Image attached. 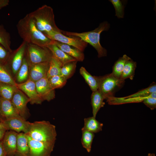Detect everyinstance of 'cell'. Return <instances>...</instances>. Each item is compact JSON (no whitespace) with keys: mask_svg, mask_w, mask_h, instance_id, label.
I'll return each mask as SVG.
<instances>
[{"mask_svg":"<svg viewBox=\"0 0 156 156\" xmlns=\"http://www.w3.org/2000/svg\"><path fill=\"white\" fill-rule=\"evenodd\" d=\"M45 35L52 40L72 46L83 52L88 44L78 37L65 35L61 32L52 31Z\"/></svg>","mask_w":156,"mask_h":156,"instance_id":"ba28073f","label":"cell"},{"mask_svg":"<svg viewBox=\"0 0 156 156\" xmlns=\"http://www.w3.org/2000/svg\"><path fill=\"white\" fill-rule=\"evenodd\" d=\"M0 156H6L2 144V140L0 142Z\"/></svg>","mask_w":156,"mask_h":156,"instance_id":"74e56055","label":"cell"},{"mask_svg":"<svg viewBox=\"0 0 156 156\" xmlns=\"http://www.w3.org/2000/svg\"><path fill=\"white\" fill-rule=\"evenodd\" d=\"M27 44L23 41L17 49L12 51L4 64L10 72L14 80L16 73L21 65L25 56Z\"/></svg>","mask_w":156,"mask_h":156,"instance_id":"52a82bcc","label":"cell"},{"mask_svg":"<svg viewBox=\"0 0 156 156\" xmlns=\"http://www.w3.org/2000/svg\"><path fill=\"white\" fill-rule=\"evenodd\" d=\"M18 89L16 85L0 82V97L11 101L14 93Z\"/></svg>","mask_w":156,"mask_h":156,"instance_id":"cb8c5ba5","label":"cell"},{"mask_svg":"<svg viewBox=\"0 0 156 156\" xmlns=\"http://www.w3.org/2000/svg\"><path fill=\"white\" fill-rule=\"evenodd\" d=\"M91 99L92 116L96 118L98 111L105 105V103L104 101L105 99L98 90L92 92Z\"/></svg>","mask_w":156,"mask_h":156,"instance_id":"ffe728a7","label":"cell"},{"mask_svg":"<svg viewBox=\"0 0 156 156\" xmlns=\"http://www.w3.org/2000/svg\"><path fill=\"white\" fill-rule=\"evenodd\" d=\"M2 120V119L1 118L0 114V122H1Z\"/></svg>","mask_w":156,"mask_h":156,"instance_id":"b9f144b4","label":"cell"},{"mask_svg":"<svg viewBox=\"0 0 156 156\" xmlns=\"http://www.w3.org/2000/svg\"><path fill=\"white\" fill-rule=\"evenodd\" d=\"M16 27L19 36L27 43L45 47L53 44V40L37 28L33 18L29 13L19 20Z\"/></svg>","mask_w":156,"mask_h":156,"instance_id":"6da1fadb","label":"cell"},{"mask_svg":"<svg viewBox=\"0 0 156 156\" xmlns=\"http://www.w3.org/2000/svg\"><path fill=\"white\" fill-rule=\"evenodd\" d=\"M109 1L115 8L116 16L118 18H123L124 13V6L122 2L120 0H110Z\"/></svg>","mask_w":156,"mask_h":156,"instance_id":"836d02e7","label":"cell"},{"mask_svg":"<svg viewBox=\"0 0 156 156\" xmlns=\"http://www.w3.org/2000/svg\"><path fill=\"white\" fill-rule=\"evenodd\" d=\"M0 129H5L4 126L1 122H0Z\"/></svg>","mask_w":156,"mask_h":156,"instance_id":"ab89813d","label":"cell"},{"mask_svg":"<svg viewBox=\"0 0 156 156\" xmlns=\"http://www.w3.org/2000/svg\"><path fill=\"white\" fill-rule=\"evenodd\" d=\"M98 84V90L108 100L114 96L115 93L123 86L125 80L117 78L111 73L102 76H94Z\"/></svg>","mask_w":156,"mask_h":156,"instance_id":"5b68a950","label":"cell"},{"mask_svg":"<svg viewBox=\"0 0 156 156\" xmlns=\"http://www.w3.org/2000/svg\"><path fill=\"white\" fill-rule=\"evenodd\" d=\"M27 134L34 140L53 144H55L57 136L55 126L45 120L31 122Z\"/></svg>","mask_w":156,"mask_h":156,"instance_id":"277c9868","label":"cell"},{"mask_svg":"<svg viewBox=\"0 0 156 156\" xmlns=\"http://www.w3.org/2000/svg\"><path fill=\"white\" fill-rule=\"evenodd\" d=\"M16 86L29 98L31 104H40L43 101L37 92L35 82L29 79L24 83H16Z\"/></svg>","mask_w":156,"mask_h":156,"instance_id":"7c38bea8","label":"cell"},{"mask_svg":"<svg viewBox=\"0 0 156 156\" xmlns=\"http://www.w3.org/2000/svg\"><path fill=\"white\" fill-rule=\"evenodd\" d=\"M48 79L50 86L54 90L63 87L66 84L67 80L61 75L52 76Z\"/></svg>","mask_w":156,"mask_h":156,"instance_id":"d6a6232c","label":"cell"},{"mask_svg":"<svg viewBox=\"0 0 156 156\" xmlns=\"http://www.w3.org/2000/svg\"><path fill=\"white\" fill-rule=\"evenodd\" d=\"M37 92L43 101H50L55 97V90L50 86L48 79L45 77L35 82Z\"/></svg>","mask_w":156,"mask_h":156,"instance_id":"4fadbf2b","label":"cell"},{"mask_svg":"<svg viewBox=\"0 0 156 156\" xmlns=\"http://www.w3.org/2000/svg\"><path fill=\"white\" fill-rule=\"evenodd\" d=\"M130 58L125 54L120 57L114 64L111 73L114 76L120 78L125 64L127 61Z\"/></svg>","mask_w":156,"mask_h":156,"instance_id":"484cf974","label":"cell"},{"mask_svg":"<svg viewBox=\"0 0 156 156\" xmlns=\"http://www.w3.org/2000/svg\"><path fill=\"white\" fill-rule=\"evenodd\" d=\"M18 134L13 131H6L2 140V144L6 156H14Z\"/></svg>","mask_w":156,"mask_h":156,"instance_id":"5bb4252c","label":"cell"},{"mask_svg":"<svg viewBox=\"0 0 156 156\" xmlns=\"http://www.w3.org/2000/svg\"><path fill=\"white\" fill-rule=\"evenodd\" d=\"M47 47L50 51L53 56L59 60L62 66L69 62L77 61L53 44H49Z\"/></svg>","mask_w":156,"mask_h":156,"instance_id":"d6986e66","label":"cell"},{"mask_svg":"<svg viewBox=\"0 0 156 156\" xmlns=\"http://www.w3.org/2000/svg\"><path fill=\"white\" fill-rule=\"evenodd\" d=\"M0 114L2 120L13 117H21L11 101L0 97Z\"/></svg>","mask_w":156,"mask_h":156,"instance_id":"2e32d148","label":"cell"},{"mask_svg":"<svg viewBox=\"0 0 156 156\" xmlns=\"http://www.w3.org/2000/svg\"><path fill=\"white\" fill-rule=\"evenodd\" d=\"M26 134L29 149V156H50L55 144L34 140Z\"/></svg>","mask_w":156,"mask_h":156,"instance_id":"9c48e42d","label":"cell"},{"mask_svg":"<svg viewBox=\"0 0 156 156\" xmlns=\"http://www.w3.org/2000/svg\"><path fill=\"white\" fill-rule=\"evenodd\" d=\"M109 27V23L104 21L100 23L97 27L91 31L78 33L62 30V33L65 35L78 37L84 42L89 44L96 50L98 56L100 58L107 55V50L102 46L100 43V34L104 31H107Z\"/></svg>","mask_w":156,"mask_h":156,"instance_id":"3957f363","label":"cell"},{"mask_svg":"<svg viewBox=\"0 0 156 156\" xmlns=\"http://www.w3.org/2000/svg\"><path fill=\"white\" fill-rule=\"evenodd\" d=\"M136 67V62L130 58L127 61L125 64L120 78L124 80L128 78L132 80L134 76Z\"/></svg>","mask_w":156,"mask_h":156,"instance_id":"603a6c76","label":"cell"},{"mask_svg":"<svg viewBox=\"0 0 156 156\" xmlns=\"http://www.w3.org/2000/svg\"><path fill=\"white\" fill-rule=\"evenodd\" d=\"M6 131L5 129H0V142L2 140Z\"/></svg>","mask_w":156,"mask_h":156,"instance_id":"f35d334b","label":"cell"},{"mask_svg":"<svg viewBox=\"0 0 156 156\" xmlns=\"http://www.w3.org/2000/svg\"><path fill=\"white\" fill-rule=\"evenodd\" d=\"M33 18L37 28L45 35L52 31L62 32L55 23L53 8L46 5L29 13Z\"/></svg>","mask_w":156,"mask_h":156,"instance_id":"7a4b0ae2","label":"cell"},{"mask_svg":"<svg viewBox=\"0 0 156 156\" xmlns=\"http://www.w3.org/2000/svg\"><path fill=\"white\" fill-rule=\"evenodd\" d=\"M29 152L27 134L23 132L18 133L16 150L14 156H29Z\"/></svg>","mask_w":156,"mask_h":156,"instance_id":"ac0fdd59","label":"cell"},{"mask_svg":"<svg viewBox=\"0 0 156 156\" xmlns=\"http://www.w3.org/2000/svg\"><path fill=\"white\" fill-rule=\"evenodd\" d=\"M10 52L0 44V63L4 64L7 61Z\"/></svg>","mask_w":156,"mask_h":156,"instance_id":"d590c367","label":"cell"},{"mask_svg":"<svg viewBox=\"0 0 156 156\" xmlns=\"http://www.w3.org/2000/svg\"><path fill=\"white\" fill-rule=\"evenodd\" d=\"M53 44L56 45L68 55L75 59L77 62H83L84 59L83 52L74 47L54 40Z\"/></svg>","mask_w":156,"mask_h":156,"instance_id":"e0dca14e","label":"cell"},{"mask_svg":"<svg viewBox=\"0 0 156 156\" xmlns=\"http://www.w3.org/2000/svg\"><path fill=\"white\" fill-rule=\"evenodd\" d=\"M81 130L82 133L81 143L82 146L88 153H90L94 137V133L85 130L81 129Z\"/></svg>","mask_w":156,"mask_h":156,"instance_id":"83f0119b","label":"cell"},{"mask_svg":"<svg viewBox=\"0 0 156 156\" xmlns=\"http://www.w3.org/2000/svg\"><path fill=\"white\" fill-rule=\"evenodd\" d=\"M25 56L29 65L41 63L49 62L53 55L47 47L27 43Z\"/></svg>","mask_w":156,"mask_h":156,"instance_id":"8992f818","label":"cell"},{"mask_svg":"<svg viewBox=\"0 0 156 156\" xmlns=\"http://www.w3.org/2000/svg\"><path fill=\"white\" fill-rule=\"evenodd\" d=\"M0 82L16 85L14 79L10 72L3 64L0 63Z\"/></svg>","mask_w":156,"mask_h":156,"instance_id":"f1b7e54d","label":"cell"},{"mask_svg":"<svg viewBox=\"0 0 156 156\" xmlns=\"http://www.w3.org/2000/svg\"><path fill=\"white\" fill-rule=\"evenodd\" d=\"M49 62L29 65V79L36 82L47 77Z\"/></svg>","mask_w":156,"mask_h":156,"instance_id":"9a60e30c","label":"cell"},{"mask_svg":"<svg viewBox=\"0 0 156 156\" xmlns=\"http://www.w3.org/2000/svg\"><path fill=\"white\" fill-rule=\"evenodd\" d=\"M1 122L6 131H14L18 133L23 132L27 134L31 127V122L21 117H14L3 120Z\"/></svg>","mask_w":156,"mask_h":156,"instance_id":"30bf717a","label":"cell"},{"mask_svg":"<svg viewBox=\"0 0 156 156\" xmlns=\"http://www.w3.org/2000/svg\"><path fill=\"white\" fill-rule=\"evenodd\" d=\"M84 125L81 129L85 130L94 133H97L102 130L103 124L99 122L93 116L85 118Z\"/></svg>","mask_w":156,"mask_h":156,"instance_id":"44dd1931","label":"cell"},{"mask_svg":"<svg viewBox=\"0 0 156 156\" xmlns=\"http://www.w3.org/2000/svg\"><path fill=\"white\" fill-rule=\"evenodd\" d=\"M11 101L19 115L26 119L29 114L27 105L30 101L29 98L18 89L14 93Z\"/></svg>","mask_w":156,"mask_h":156,"instance_id":"8fae6325","label":"cell"},{"mask_svg":"<svg viewBox=\"0 0 156 156\" xmlns=\"http://www.w3.org/2000/svg\"><path fill=\"white\" fill-rule=\"evenodd\" d=\"M155 92H156V84L155 83L153 82L147 88L140 90L133 94L123 97V98H129L147 97Z\"/></svg>","mask_w":156,"mask_h":156,"instance_id":"f546056e","label":"cell"},{"mask_svg":"<svg viewBox=\"0 0 156 156\" xmlns=\"http://www.w3.org/2000/svg\"><path fill=\"white\" fill-rule=\"evenodd\" d=\"M9 0H0V9L9 5Z\"/></svg>","mask_w":156,"mask_h":156,"instance_id":"8d00e7d4","label":"cell"},{"mask_svg":"<svg viewBox=\"0 0 156 156\" xmlns=\"http://www.w3.org/2000/svg\"><path fill=\"white\" fill-rule=\"evenodd\" d=\"M29 64L25 56L21 65L16 73L15 81L16 83H21L26 81L29 78Z\"/></svg>","mask_w":156,"mask_h":156,"instance_id":"7402d4cb","label":"cell"},{"mask_svg":"<svg viewBox=\"0 0 156 156\" xmlns=\"http://www.w3.org/2000/svg\"><path fill=\"white\" fill-rule=\"evenodd\" d=\"M10 36L3 27L0 26V44L7 50L11 52L12 51L11 46Z\"/></svg>","mask_w":156,"mask_h":156,"instance_id":"1f68e13d","label":"cell"},{"mask_svg":"<svg viewBox=\"0 0 156 156\" xmlns=\"http://www.w3.org/2000/svg\"><path fill=\"white\" fill-rule=\"evenodd\" d=\"M77 62V61L72 62L63 66L60 75L67 80L70 78L75 72Z\"/></svg>","mask_w":156,"mask_h":156,"instance_id":"4dcf8cb0","label":"cell"},{"mask_svg":"<svg viewBox=\"0 0 156 156\" xmlns=\"http://www.w3.org/2000/svg\"><path fill=\"white\" fill-rule=\"evenodd\" d=\"M142 102L151 110L156 108V92L152 93L148 97L144 99Z\"/></svg>","mask_w":156,"mask_h":156,"instance_id":"e575fe53","label":"cell"},{"mask_svg":"<svg viewBox=\"0 0 156 156\" xmlns=\"http://www.w3.org/2000/svg\"><path fill=\"white\" fill-rule=\"evenodd\" d=\"M79 73L83 77L92 92L98 90V83L94 76H92L84 67L83 66L80 68Z\"/></svg>","mask_w":156,"mask_h":156,"instance_id":"d4e9b609","label":"cell"},{"mask_svg":"<svg viewBox=\"0 0 156 156\" xmlns=\"http://www.w3.org/2000/svg\"><path fill=\"white\" fill-rule=\"evenodd\" d=\"M62 65L61 62L52 56L49 62V65L47 75L48 79L52 76L60 75L61 68Z\"/></svg>","mask_w":156,"mask_h":156,"instance_id":"4316f807","label":"cell"},{"mask_svg":"<svg viewBox=\"0 0 156 156\" xmlns=\"http://www.w3.org/2000/svg\"><path fill=\"white\" fill-rule=\"evenodd\" d=\"M147 156H155V154L154 153H148Z\"/></svg>","mask_w":156,"mask_h":156,"instance_id":"60d3db41","label":"cell"}]
</instances>
